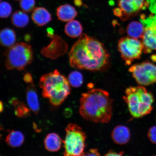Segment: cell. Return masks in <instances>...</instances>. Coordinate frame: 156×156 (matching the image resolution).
<instances>
[{
    "label": "cell",
    "instance_id": "cell-1",
    "mask_svg": "<svg viewBox=\"0 0 156 156\" xmlns=\"http://www.w3.org/2000/svg\"><path fill=\"white\" fill-rule=\"evenodd\" d=\"M69 56L72 67L92 71L104 69L110 57L102 43L85 34H82L74 44Z\"/></svg>",
    "mask_w": 156,
    "mask_h": 156
},
{
    "label": "cell",
    "instance_id": "cell-2",
    "mask_svg": "<svg viewBox=\"0 0 156 156\" xmlns=\"http://www.w3.org/2000/svg\"><path fill=\"white\" fill-rule=\"evenodd\" d=\"M112 102L107 91L99 89L90 90L81 95L80 114L90 121L107 123L112 118Z\"/></svg>",
    "mask_w": 156,
    "mask_h": 156
},
{
    "label": "cell",
    "instance_id": "cell-3",
    "mask_svg": "<svg viewBox=\"0 0 156 156\" xmlns=\"http://www.w3.org/2000/svg\"><path fill=\"white\" fill-rule=\"evenodd\" d=\"M39 85L42 89L43 96L48 98L54 106L62 104L71 92L68 79L57 69L43 75Z\"/></svg>",
    "mask_w": 156,
    "mask_h": 156
},
{
    "label": "cell",
    "instance_id": "cell-4",
    "mask_svg": "<svg viewBox=\"0 0 156 156\" xmlns=\"http://www.w3.org/2000/svg\"><path fill=\"white\" fill-rule=\"evenodd\" d=\"M123 98L128 105L130 114L134 118H142L150 114L153 110V95L143 87L128 88Z\"/></svg>",
    "mask_w": 156,
    "mask_h": 156
},
{
    "label": "cell",
    "instance_id": "cell-5",
    "mask_svg": "<svg viewBox=\"0 0 156 156\" xmlns=\"http://www.w3.org/2000/svg\"><path fill=\"white\" fill-rule=\"evenodd\" d=\"M5 66L7 69L23 70L30 64L33 59L32 47L23 42L15 44L6 51Z\"/></svg>",
    "mask_w": 156,
    "mask_h": 156
},
{
    "label": "cell",
    "instance_id": "cell-6",
    "mask_svg": "<svg viewBox=\"0 0 156 156\" xmlns=\"http://www.w3.org/2000/svg\"><path fill=\"white\" fill-rule=\"evenodd\" d=\"M66 136L63 141L64 156H79L85 147L86 135L80 127L69 124L66 128Z\"/></svg>",
    "mask_w": 156,
    "mask_h": 156
},
{
    "label": "cell",
    "instance_id": "cell-7",
    "mask_svg": "<svg viewBox=\"0 0 156 156\" xmlns=\"http://www.w3.org/2000/svg\"><path fill=\"white\" fill-rule=\"evenodd\" d=\"M118 48L122 58L127 65L141 57L144 51L142 42L130 37L121 38L119 41Z\"/></svg>",
    "mask_w": 156,
    "mask_h": 156
},
{
    "label": "cell",
    "instance_id": "cell-8",
    "mask_svg": "<svg viewBox=\"0 0 156 156\" xmlns=\"http://www.w3.org/2000/svg\"><path fill=\"white\" fill-rule=\"evenodd\" d=\"M129 71L140 85H149L156 83V66L151 62L135 64L129 68Z\"/></svg>",
    "mask_w": 156,
    "mask_h": 156
},
{
    "label": "cell",
    "instance_id": "cell-9",
    "mask_svg": "<svg viewBox=\"0 0 156 156\" xmlns=\"http://www.w3.org/2000/svg\"><path fill=\"white\" fill-rule=\"evenodd\" d=\"M118 6L114 10V14L122 20H126L145 9L148 5L145 0H118Z\"/></svg>",
    "mask_w": 156,
    "mask_h": 156
},
{
    "label": "cell",
    "instance_id": "cell-10",
    "mask_svg": "<svg viewBox=\"0 0 156 156\" xmlns=\"http://www.w3.org/2000/svg\"><path fill=\"white\" fill-rule=\"evenodd\" d=\"M51 38L50 44L43 48L41 53L46 57L55 59L66 53L68 46L66 43L57 35H54Z\"/></svg>",
    "mask_w": 156,
    "mask_h": 156
},
{
    "label": "cell",
    "instance_id": "cell-11",
    "mask_svg": "<svg viewBox=\"0 0 156 156\" xmlns=\"http://www.w3.org/2000/svg\"><path fill=\"white\" fill-rule=\"evenodd\" d=\"M145 31L142 42L144 46V52H151L152 50L156 51V27H144Z\"/></svg>",
    "mask_w": 156,
    "mask_h": 156
},
{
    "label": "cell",
    "instance_id": "cell-12",
    "mask_svg": "<svg viewBox=\"0 0 156 156\" xmlns=\"http://www.w3.org/2000/svg\"><path fill=\"white\" fill-rule=\"evenodd\" d=\"M112 136L115 143L120 145H124L129 141L130 130L127 127L125 126H118L113 129Z\"/></svg>",
    "mask_w": 156,
    "mask_h": 156
},
{
    "label": "cell",
    "instance_id": "cell-13",
    "mask_svg": "<svg viewBox=\"0 0 156 156\" xmlns=\"http://www.w3.org/2000/svg\"><path fill=\"white\" fill-rule=\"evenodd\" d=\"M27 100L28 106L36 114H38L40 110V104L37 89L34 83H30L27 87Z\"/></svg>",
    "mask_w": 156,
    "mask_h": 156
},
{
    "label": "cell",
    "instance_id": "cell-14",
    "mask_svg": "<svg viewBox=\"0 0 156 156\" xmlns=\"http://www.w3.org/2000/svg\"><path fill=\"white\" fill-rule=\"evenodd\" d=\"M32 18L34 23L39 26H43L51 20V15L44 7H39L33 11Z\"/></svg>",
    "mask_w": 156,
    "mask_h": 156
},
{
    "label": "cell",
    "instance_id": "cell-15",
    "mask_svg": "<svg viewBox=\"0 0 156 156\" xmlns=\"http://www.w3.org/2000/svg\"><path fill=\"white\" fill-rule=\"evenodd\" d=\"M56 15L60 21L67 22L72 20L77 16V12L75 8L69 4L61 5L56 9Z\"/></svg>",
    "mask_w": 156,
    "mask_h": 156
},
{
    "label": "cell",
    "instance_id": "cell-16",
    "mask_svg": "<svg viewBox=\"0 0 156 156\" xmlns=\"http://www.w3.org/2000/svg\"><path fill=\"white\" fill-rule=\"evenodd\" d=\"M62 140L58 134L51 133L48 134L44 140L45 147L48 151L55 152L60 149L62 144Z\"/></svg>",
    "mask_w": 156,
    "mask_h": 156
},
{
    "label": "cell",
    "instance_id": "cell-17",
    "mask_svg": "<svg viewBox=\"0 0 156 156\" xmlns=\"http://www.w3.org/2000/svg\"><path fill=\"white\" fill-rule=\"evenodd\" d=\"M16 40V35L12 29L6 28L1 31L0 42L2 46L5 47H11L15 44Z\"/></svg>",
    "mask_w": 156,
    "mask_h": 156
},
{
    "label": "cell",
    "instance_id": "cell-18",
    "mask_svg": "<svg viewBox=\"0 0 156 156\" xmlns=\"http://www.w3.org/2000/svg\"><path fill=\"white\" fill-rule=\"evenodd\" d=\"M144 31L145 28L142 23L136 21L130 22L126 28L128 36L130 37L136 39L142 38Z\"/></svg>",
    "mask_w": 156,
    "mask_h": 156
},
{
    "label": "cell",
    "instance_id": "cell-19",
    "mask_svg": "<svg viewBox=\"0 0 156 156\" xmlns=\"http://www.w3.org/2000/svg\"><path fill=\"white\" fill-rule=\"evenodd\" d=\"M83 27L79 21L72 20L66 24L64 31L68 36L71 38L80 36L83 32Z\"/></svg>",
    "mask_w": 156,
    "mask_h": 156
},
{
    "label": "cell",
    "instance_id": "cell-20",
    "mask_svg": "<svg viewBox=\"0 0 156 156\" xmlns=\"http://www.w3.org/2000/svg\"><path fill=\"white\" fill-rule=\"evenodd\" d=\"M24 141V136L20 132L17 130H11L6 138V142L12 147H19Z\"/></svg>",
    "mask_w": 156,
    "mask_h": 156
},
{
    "label": "cell",
    "instance_id": "cell-21",
    "mask_svg": "<svg viewBox=\"0 0 156 156\" xmlns=\"http://www.w3.org/2000/svg\"><path fill=\"white\" fill-rule=\"evenodd\" d=\"M12 22L16 27L22 28L28 24L29 18L24 12L17 11L13 13L11 18Z\"/></svg>",
    "mask_w": 156,
    "mask_h": 156
},
{
    "label": "cell",
    "instance_id": "cell-22",
    "mask_svg": "<svg viewBox=\"0 0 156 156\" xmlns=\"http://www.w3.org/2000/svg\"><path fill=\"white\" fill-rule=\"evenodd\" d=\"M10 101L14 107L16 115L20 118H25L29 116L30 110L24 103L15 98L12 99Z\"/></svg>",
    "mask_w": 156,
    "mask_h": 156
},
{
    "label": "cell",
    "instance_id": "cell-23",
    "mask_svg": "<svg viewBox=\"0 0 156 156\" xmlns=\"http://www.w3.org/2000/svg\"><path fill=\"white\" fill-rule=\"evenodd\" d=\"M68 81L71 86L79 87L81 86L83 82V75L79 71H73L68 76Z\"/></svg>",
    "mask_w": 156,
    "mask_h": 156
},
{
    "label": "cell",
    "instance_id": "cell-24",
    "mask_svg": "<svg viewBox=\"0 0 156 156\" xmlns=\"http://www.w3.org/2000/svg\"><path fill=\"white\" fill-rule=\"evenodd\" d=\"M12 11L11 6L6 2H1L0 4V16L2 18H6L11 15Z\"/></svg>",
    "mask_w": 156,
    "mask_h": 156
},
{
    "label": "cell",
    "instance_id": "cell-25",
    "mask_svg": "<svg viewBox=\"0 0 156 156\" xmlns=\"http://www.w3.org/2000/svg\"><path fill=\"white\" fill-rule=\"evenodd\" d=\"M20 4L23 11L30 12L34 9L35 1L34 0H21Z\"/></svg>",
    "mask_w": 156,
    "mask_h": 156
},
{
    "label": "cell",
    "instance_id": "cell-26",
    "mask_svg": "<svg viewBox=\"0 0 156 156\" xmlns=\"http://www.w3.org/2000/svg\"><path fill=\"white\" fill-rule=\"evenodd\" d=\"M148 138L152 143L156 144V126L151 127L148 132Z\"/></svg>",
    "mask_w": 156,
    "mask_h": 156
},
{
    "label": "cell",
    "instance_id": "cell-27",
    "mask_svg": "<svg viewBox=\"0 0 156 156\" xmlns=\"http://www.w3.org/2000/svg\"><path fill=\"white\" fill-rule=\"evenodd\" d=\"M79 156H101L98 150L93 149L90 150L88 152L83 153Z\"/></svg>",
    "mask_w": 156,
    "mask_h": 156
},
{
    "label": "cell",
    "instance_id": "cell-28",
    "mask_svg": "<svg viewBox=\"0 0 156 156\" xmlns=\"http://www.w3.org/2000/svg\"><path fill=\"white\" fill-rule=\"evenodd\" d=\"M148 7L153 14H156V0H146Z\"/></svg>",
    "mask_w": 156,
    "mask_h": 156
},
{
    "label": "cell",
    "instance_id": "cell-29",
    "mask_svg": "<svg viewBox=\"0 0 156 156\" xmlns=\"http://www.w3.org/2000/svg\"><path fill=\"white\" fill-rule=\"evenodd\" d=\"M24 81L27 83H34L32 75L30 73H27L24 76Z\"/></svg>",
    "mask_w": 156,
    "mask_h": 156
},
{
    "label": "cell",
    "instance_id": "cell-30",
    "mask_svg": "<svg viewBox=\"0 0 156 156\" xmlns=\"http://www.w3.org/2000/svg\"><path fill=\"white\" fill-rule=\"evenodd\" d=\"M104 156H124V152L121 151L120 153H117V152L110 151Z\"/></svg>",
    "mask_w": 156,
    "mask_h": 156
},
{
    "label": "cell",
    "instance_id": "cell-31",
    "mask_svg": "<svg viewBox=\"0 0 156 156\" xmlns=\"http://www.w3.org/2000/svg\"><path fill=\"white\" fill-rule=\"evenodd\" d=\"M48 36L51 38L54 35V30L52 28H48L47 29Z\"/></svg>",
    "mask_w": 156,
    "mask_h": 156
},
{
    "label": "cell",
    "instance_id": "cell-32",
    "mask_svg": "<svg viewBox=\"0 0 156 156\" xmlns=\"http://www.w3.org/2000/svg\"><path fill=\"white\" fill-rule=\"evenodd\" d=\"M74 2L75 4L77 6L81 5L82 4L81 0H74Z\"/></svg>",
    "mask_w": 156,
    "mask_h": 156
},
{
    "label": "cell",
    "instance_id": "cell-33",
    "mask_svg": "<svg viewBox=\"0 0 156 156\" xmlns=\"http://www.w3.org/2000/svg\"><path fill=\"white\" fill-rule=\"evenodd\" d=\"M153 24L154 26L156 27V14L154 16L153 18Z\"/></svg>",
    "mask_w": 156,
    "mask_h": 156
},
{
    "label": "cell",
    "instance_id": "cell-34",
    "mask_svg": "<svg viewBox=\"0 0 156 156\" xmlns=\"http://www.w3.org/2000/svg\"><path fill=\"white\" fill-rule=\"evenodd\" d=\"M3 110V105L2 101L1 102V112Z\"/></svg>",
    "mask_w": 156,
    "mask_h": 156
},
{
    "label": "cell",
    "instance_id": "cell-35",
    "mask_svg": "<svg viewBox=\"0 0 156 156\" xmlns=\"http://www.w3.org/2000/svg\"></svg>",
    "mask_w": 156,
    "mask_h": 156
}]
</instances>
